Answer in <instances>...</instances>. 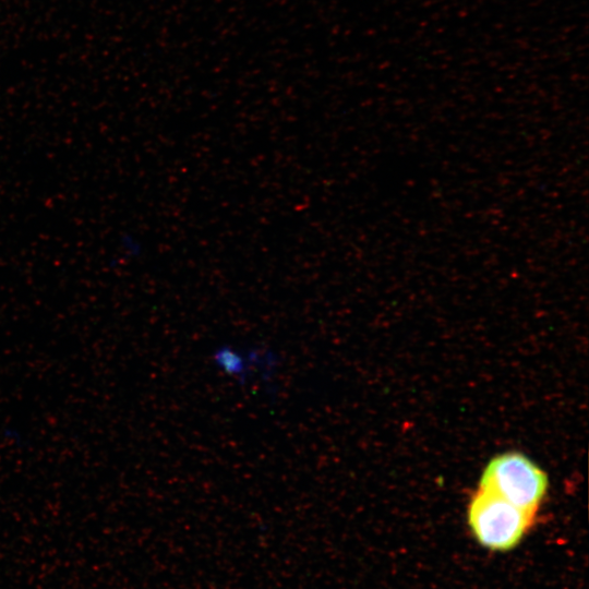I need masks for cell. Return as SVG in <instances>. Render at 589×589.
Listing matches in <instances>:
<instances>
[{
  "label": "cell",
  "mask_w": 589,
  "mask_h": 589,
  "mask_svg": "<svg viewBox=\"0 0 589 589\" xmlns=\"http://www.w3.org/2000/svg\"><path fill=\"white\" fill-rule=\"evenodd\" d=\"M467 514L469 527L478 542L494 551L516 546L536 517V514L482 488L472 495Z\"/></svg>",
  "instance_id": "cell-1"
},
{
  "label": "cell",
  "mask_w": 589,
  "mask_h": 589,
  "mask_svg": "<svg viewBox=\"0 0 589 589\" xmlns=\"http://www.w3.org/2000/svg\"><path fill=\"white\" fill-rule=\"evenodd\" d=\"M214 362L225 374L238 380L248 377L254 370L249 352L242 353L232 346H223L216 350Z\"/></svg>",
  "instance_id": "cell-3"
},
{
  "label": "cell",
  "mask_w": 589,
  "mask_h": 589,
  "mask_svg": "<svg viewBox=\"0 0 589 589\" xmlns=\"http://www.w3.org/2000/svg\"><path fill=\"white\" fill-rule=\"evenodd\" d=\"M546 473L520 453L492 458L480 478L479 488L489 490L515 506L537 514L548 491Z\"/></svg>",
  "instance_id": "cell-2"
},
{
  "label": "cell",
  "mask_w": 589,
  "mask_h": 589,
  "mask_svg": "<svg viewBox=\"0 0 589 589\" xmlns=\"http://www.w3.org/2000/svg\"><path fill=\"white\" fill-rule=\"evenodd\" d=\"M121 248L124 253L130 257H137L142 253V245L139 240L130 235H124L121 238Z\"/></svg>",
  "instance_id": "cell-4"
}]
</instances>
